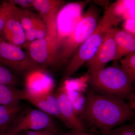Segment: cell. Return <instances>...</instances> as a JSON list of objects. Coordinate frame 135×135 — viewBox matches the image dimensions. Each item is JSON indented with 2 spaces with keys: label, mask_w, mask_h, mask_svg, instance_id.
Returning a JSON list of instances; mask_svg holds the SVG:
<instances>
[{
  "label": "cell",
  "mask_w": 135,
  "mask_h": 135,
  "mask_svg": "<svg viewBox=\"0 0 135 135\" xmlns=\"http://www.w3.org/2000/svg\"><path fill=\"white\" fill-rule=\"evenodd\" d=\"M82 117L93 132L112 129L133 120L134 111L125 101L114 98L88 93Z\"/></svg>",
  "instance_id": "cell-1"
},
{
  "label": "cell",
  "mask_w": 135,
  "mask_h": 135,
  "mask_svg": "<svg viewBox=\"0 0 135 135\" xmlns=\"http://www.w3.org/2000/svg\"><path fill=\"white\" fill-rule=\"evenodd\" d=\"M120 21L116 11V3L106 8L93 33L78 48L68 61L65 70L64 79H68L74 75L94 56L108 32Z\"/></svg>",
  "instance_id": "cell-2"
},
{
  "label": "cell",
  "mask_w": 135,
  "mask_h": 135,
  "mask_svg": "<svg viewBox=\"0 0 135 135\" xmlns=\"http://www.w3.org/2000/svg\"><path fill=\"white\" fill-rule=\"evenodd\" d=\"M89 80L92 91L103 95L125 101L134 92V83L116 62Z\"/></svg>",
  "instance_id": "cell-3"
},
{
  "label": "cell",
  "mask_w": 135,
  "mask_h": 135,
  "mask_svg": "<svg viewBox=\"0 0 135 135\" xmlns=\"http://www.w3.org/2000/svg\"><path fill=\"white\" fill-rule=\"evenodd\" d=\"M99 15V9L94 4H90L72 33L60 48L59 67L67 64L78 48L93 33L100 21Z\"/></svg>",
  "instance_id": "cell-4"
},
{
  "label": "cell",
  "mask_w": 135,
  "mask_h": 135,
  "mask_svg": "<svg viewBox=\"0 0 135 135\" xmlns=\"http://www.w3.org/2000/svg\"><path fill=\"white\" fill-rule=\"evenodd\" d=\"M40 130L60 133L52 116L38 109L29 108L21 111L6 132L16 134L27 130Z\"/></svg>",
  "instance_id": "cell-5"
},
{
  "label": "cell",
  "mask_w": 135,
  "mask_h": 135,
  "mask_svg": "<svg viewBox=\"0 0 135 135\" xmlns=\"http://www.w3.org/2000/svg\"><path fill=\"white\" fill-rule=\"evenodd\" d=\"M0 63L20 73L28 74L36 71H44L36 65L20 47L9 43L1 35Z\"/></svg>",
  "instance_id": "cell-6"
},
{
  "label": "cell",
  "mask_w": 135,
  "mask_h": 135,
  "mask_svg": "<svg viewBox=\"0 0 135 135\" xmlns=\"http://www.w3.org/2000/svg\"><path fill=\"white\" fill-rule=\"evenodd\" d=\"M90 1L70 3L60 10L56 19L57 46L60 50L82 18L83 11Z\"/></svg>",
  "instance_id": "cell-7"
},
{
  "label": "cell",
  "mask_w": 135,
  "mask_h": 135,
  "mask_svg": "<svg viewBox=\"0 0 135 135\" xmlns=\"http://www.w3.org/2000/svg\"><path fill=\"white\" fill-rule=\"evenodd\" d=\"M27 53L34 62L46 71L49 68L59 67V51L57 39L46 36L36 39L26 45Z\"/></svg>",
  "instance_id": "cell-8"
},
{
  "label": "cell",
  "mask_w": 135,
  "mask_h": 135,
  "mask_svg": "<svg viewBox=\"0 0 135 135\" xmlns=\"http://www.w3.org/2000/svg\"><path fill=\"white\" fill-rule=\"evenodd\" d=\"M113 28L106 35L102 45L94 56L86 64L90 77L95 76L103 70L110 61H115L117 48L114 38Z\"/></svg>",
  "instance_id": "cell-9"
},
{
  "label": "cell",
  "mask_w": 135,
  "mask_h": 135,
  "mask_svg": "<svg viewBox=\"0 0 135 135\" xmlns=\"http://www.w3.org/2000/svg\"><path fill=\"white\" fill-rule=\"evenodd\" d=\"M64 1L60 0H34L33 7L46 25V36L57 38L56 19Z\"/></svg>",
  "instance_id": "cell-10"
},
{
  "label": "cell",
  "mask_w": 135,
  "mask_h": 135,
  "mask_svg": "<svg viewBox=\"0 0 135 135\" xmlns=\"http://www.w3.org/2000/svg\"><path fill=\"white\" fill-rule=\"evenodd\" d=\"M55 94L58 101L61 120L71 130L86 131V127L76 114L64 87L59 88Z\"/></svg>",
  "instance_id": "cell-11"
},
{
  "label": "cell",
  "mask_w": 135,
  "mask_h": 135,
  "mask_svg": "<svg viewBox=\"0 0 135 135\" xmlns=\"http://www.w3.org/2000/svg\"><path fill=\"white\" fill-rule=\"evenodd\" d=\"M1 35L6 41L18 47L26 43L25 34L18 15L17 7L15 5L8 16Z\"/></svg>",
  "instance_id": "cell-12"
},
{
  "label": "cell",
  "mask_w": 135,
  "mask_h": 135,
  "mask_svg": "<svg viewBox=\"0 0 135 135\" xmlns=\"http://www.w3.org/2000/svg\"><path fill=\"white\" fill-rule=\"evenodd\" d=\"M24 100H27L40 110L61 120L58 101L52 92L32 95L27 93L25 89Z\"/></svg>",
  "instance_id": "cell-13"
},
{
  "label": "cell",
  "mask_w": 135,
  "mask_h": 135,
  "mask_svg": "<svg viewBox=\"0 0 135 135\" xmlns=\"http://www.w3.org/2000/svg\"><path fill=\"white\" fill-rule=\"evenodd\" d=\"M113 36L117 46L115 61L128 54L135 52V38L134 33L116 27L113 28Z\"/></svg>",
  "instance_id": "cell-14"
},
{
  "label": "cell",
  "mask_w": 135,
  "mask_h": 135,
  "mask_svg": "<svg viewBox=\"0 0 135 135\" xmlns=\"http://www.w3.org/2000/svg\"><path fill=\"white\" fill-rule=\"evenodd\" d=\"M17 13L25 34L26 42L30 43L36 39L35 27L38 16L33 12L18 7H17Z\"/></svg>",
  "instance_id": "cell-15"
},
{
  "label": "cell",
  "mask_w": 135,
  "mask_h": 135,
  "mask_svg": "<svg viewBox=\"0 0 135 135\" xmlns=\"http://www.w3.org/2000/svg\"><path fill=\"white\" fill-rule=\"evenodd\" d=\"M24 89H18L12 86L0 84V105L18 104L24 100Z\"/></svg>",
  "instance_id": "cell-16"
},
{
  "label": "cell",
  "mask_w": 135,
  "mask_h": 135,
  "mask_svg": "<svg viewBox=\"0 0 135 135\" xmlns=\"http://www.w3.org/2000/svg\"><path fill=\"white\" fill-rule=\"evenodd\" d=\"M22 110L20 104L0 105V135L6 132Z\"/></svg>",
  "instance_id": "cell-17"
},
{
  "label": "cell",
  "mask_w": 135,
  "mask_h": 135,
  "mask_svg": "<svg viewBox=\"0 0 135 135\" xmlns=\"http://www.w3.org/2000/svg\"><path fill=\"white\" fill-rule=\"evenodd\" d=\"M65 90L76 114L77 116L81 114L86 103V97L81 92L70 90Z\"/></svg>",
  "instance_id": "cell-18"
},
{
  "label": "cell",
  "mask_w": 135,
  "mask_h": 135,
  "mask_svg": "<svg viewBox=\"0 0 135 135\" xmlns=\"http://www.w3.org/2000/svg\"><path fill=\"white\" fill-rule=\"evenodd\" d=\"M120 66L133 83L135 81V52L120 59Z\"/></svg>",
  "instance_id": "cell-19"
},
{
  "label": "cell",
  "mask_w": 135,
  "mask_h": 135,
  "mask_svg": "<svg viewBox=\"0 0 135 135\" xmlns=\"http://www.w3.org/2000/svg\"><path fill=\"white\" fill-rule=\"evenodd\" d=\"M95 132L100 135H135V124H124L112 129Z\"/></svg>",
  "instance_id": "cell-20"
},
{
  "label": "cell",
  "mask_w": 135,
  "mask_h": 135,
  "mask_svg": "<svg viewBox=\"0 0 135 135\" xmlns=\"http://www.w3.org/2000/svg\"><path fill=\"white\" fill-rule=\"evenodd\" d=\"M18 80L9 69L0 63V84L14 86Z\"/></svg>",
  "instance_id": "cell-21"
},
{
  "label": "cell",
  "mask_w": 135,
  "mask_h": 135,
  "mask_svg": "<svg viewBox=\"0 0 135 135\" xmlns=\"http://www.w3.org/2000/svg\"><path fill=\"white\" fill-rule=\"evenodd\" d=\"M14 5L10 1H3L0 3V35L5 26L8 16Z\"/></svg>",
  "instance_id": "cell-22"
},
{
  "label": "cell",
  "mask_w": 135,
  "mask_h": 135,
  "mask_svg": "<svg viewBox=\"0 0 135 135\" xmlns=\"http://www.w3.org/2000/svg\"><path fill=\"white\" fill-rule=\"evenodd\" d=\"M15 6H19L20 8L32 12L31 10L34 9L33 3L34 0H10Z\"/></svg>",
  "instance_id": "cell-23"
},
{
  "label": "cell",
  "mask_w": 135,
  "mask_h": 135,
  "mask_svg": "<svg viewBox=\"0 0 135 135\" xmlns=\"http://www.w3.org/2000/svg\"><path fill=\"white\" fill-rule=\"evenodd\" d=\"M22 133L23 135H59V134L49 130H27Z\"/></svg>",
  "instance_id": "cell-24"
},
{
  "label": "cell",
  "mask_w": 135,
  "mask_h": 135,
  "mask_svg": "<svg viewBox=\"0 0 135 135\" xmlns=\"http://www.w3.org/2000/svg\"><path fill=\"white\" fill-rule=\"evenodd\" d=\"M127 100L128 101L127 103L131 109L134 111L135 109V92H133L128 98Z\"/></svg>",
  "instance_id": "cell-25"
},
{
  "label": "cell",
  "mask_w": 135,
  "mask_h": 135,
  "mask_svg": "<svg viewBox=\"0 0 135 135\" xmlns=\"http://www.w3.org/2000/svg\"><path fill=\"white\" fill-rule=\"evenodd\" d=\"M79 132L71 130V131L66 133H62L60 132L59 135H79Z\"/></svg>",
  "instance_id": "cell-26"
},
{
  "label": "cell",
  "mask_w": 135,
  "mask_h": 135,
  "mask_svg": "<svg viewBox=\"0 0 135 135\" xmlns=\"http://www.w3.org/2000/svg\"><path fill=\"white\" fill-rule=\"evenodd\" d=\"M2 135H23V133L22 132V133H16V134H12V133H8L7 132H5Z\"/></svg>",
  "instance_id": "cell-27"
},
{
  "label": "cell",
  "mask_w": 135,
  "mask_h": 135,
  "mask_svg": "<svg viewBox=\"0 0 135 135\" xmlns=\"http://www.w3.org/2000/svg\"><path fill=\"white\" fill-rule=\"evenodd\" d=\"M79 135H94L92 134L87 133L86 131L83 132H79Z\"/></svg>",
  "instance_id": "cell-28"
},
{
  "label": "cell",
  "mask_w": 135,
  "mask_h": 135,
  "mask_svg": "<svg viewBox=\"0 0 135 135\" xmlns=\"http://www.w3.org/2000/svg\"><path fill=\"white\" fill-rule=\"evenodd\" d=\"M1 2H2V1H0V3H1Z\"/></svg>",
  "instance_id": "cell-29"
}]
</instances>
